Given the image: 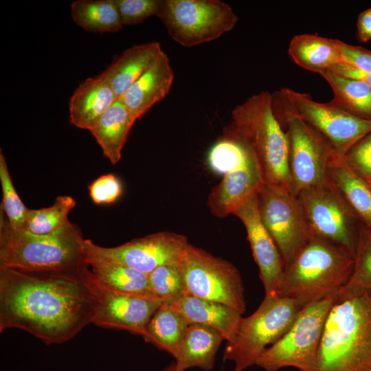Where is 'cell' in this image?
<instances>
[{
    "label": "cell",
    "instance_id": "obj_1",
    "mask_svg": "<svg viewBox=\"0 0 371 371\" xmlns=\"http://www.w3.org/2000/svg\"><path fill=\"white\" fill-rule=\"evenodd\" d=\"M96 297L91 272L0 269V332L18 328L46 344L65 343L92 324Z\"/></svg>",
    "mask_w": 371,
    "mask_h": 371
},
{
    "label": "cell",
    "instance_id": "obj_2",
    "mask_svg": "<svg viewBox=\"0 0 371 371\" xmlns=\"http://www.w3.org/2000/svg\"><path fill=\"white\" fill-rule=\"evenodd\" d=\"M80 229L70 223L48 234L12 228L0 211V269L85 274L89 271Z\"/></svg>",
    "mask_w": 371,
    "mask_h": 371
},
{
    "label": "cell",
    "instance_id": "obj_3",
    "mask_svg": "<svg viewBox=\"0 0 371 371\" xmlns=\"http://www.w3.org/2000/svg\"><path fill=\"white\" fill-rule=\"evenodd\" d=\"M315 371H371V297L335 300Z\"/></svg>",
    "mask_w": 371,
    "mask_h": 371
},
{
    "label": "cell",
    "instance_id": "obj_4",
    "mask_svg": "<svg viewBox=\"0 0 371 371\" xmlns=\"http://www.w3.org/2000/svg\"><path fill=\"white\" fill-rule=\"evenodd\" d=\"M354 262L345 249L313 236L284 271L276 295L293 300L300 309L336 295L349 280Z\"/></svg>",
    "mask_w": 371,
    "mask_h": 371
},
{
    "label": "cell",
    "instance_id": "obj_5",
    "mask_svg": "<svg viewBox=\"0 0 371 371\" xmlns=\"http://www.w3.org/2000/svg\"><path fill=\"white\" fill-rule=\"evenodd\" d=\"M227 127L252 149L265 183L292 192L288 136L274 114L271 93L261 91L237 105Z\"/></svg>",
    "mask_w": 371,
    "mask_h": 371
},
{
    "label": "cell",
    "instance_id": "obj_6",
    "mask_svg": "<svg viewBox=\"0 0 371 371\" xmlns=\"http://www.w3.org/2000/svg\"><path fill=\"white\" fill-rule=\"evenodd\" d=\"M302 309L290 298L265 296L257 310L242 317L234 339L227 342L223 357L244 371L291 328Z\"/></svg>",
    "mask_w": 371,
    "mask_h": 371
},
{
    "label": "cell",
    "instance_id": "obj_7",
    "mask_svg": "<svg viewBox=\"0 0 371 371\" xmlns=\"http://www.w3.org/2000/svg\"><path fill=\"white\" fill-rule=\"evenodd\" d=\"M272 108L289 140L291 190L301 191L326 183L329 164L336 154L329 144L273 93Z\"/></svg>",
    "mask_w": 371,
    "mask_h": 371
},
{
    "label": "cell",
    "instance_id": "obj_8",
    "mask_svg": "<svg viewBox=\"0 0 371 371\" xmlns=\"http://www.w3.org/2000/svg\"><path fill=\"white\" fill-rule=\"evenodd\" d=\"M335 296H328L302 308L289 330L265 350L255 365L265 371L288 367L315 371L325 322Z\"/></svg>",
    "mask_w": 371,
    "mask_h": 371
},
{
    "label": "cell",
    "instance_id": "obj_9",
    "mask_svg": "<svg viewBox=\"0 0 371 371\" xmlns=\"http://www.w3.org/2000/svg\"><path fill=\"white\" fill-rule=\"evenodd\" d=\"M157 16L170 36L184 47L217 39L238 20L232 8L220 0H161Z\"/></svg>",
    "mask_w": 371,
    "mask_h": 371
},
{
    "label": "cell",
    "instance_id": "obj_10",
    "mask_svg": "<svg viewBox=\"0 0 371 371\" xmlns=\"http://www.w3.org/2000/svg\"><path fill=\"white\" fill-rule=\"evenodd\" d=\"M179 266L184 293L222 303L244 313L243 284L238 270L232 263L188 243Z\"/></svg>",
    "mask_w": 371,
    "mask_h": 371
},
{
    "label": "cell",
    "instance_id": "obj_11",
    "mask_svg": "<svg viewBox=\"0 0 371 371\" xmlns=\"http://www.w3.org/2000/svg\"><path fill=\"white\" fill-rule=\"evenodd\" d=\"M273 94L317 132L341 157L371 131V121L351 115L331 101L316 102L309 94L289 88H282Z\"/></svg>",
    "mask_w": 371,
    "mask_h": 371
},
{
    "label": "cell",
    "instance_id": "obj_12",
    "mask_svg": "<svg viewBox=\"0 0 371 371\" xmlns=\"http://www.w3.org/2000/svg\"><path fill=\"white\" fill-rule=\"evenodd\" d=\"M313 236L355 256L361 223L329 179L296 195Z\"/></svg>",
    "mask_w": 371,
    "mask_h": 371
},
{
    "label": "cell",
    "instance_id": "obj_13",
    "mask_svg": "<svg viewBox=\"0 0 371 371\" xmlns=\"http://www.w3.org/2000/svg\"><path fill=\"white\" fill-rule=\"evenodd\" d=\"M257 199L260 219L280 251L284 271L313 235L292 192L265 183Z\"/></svg>",
    "mask_w": 371,
    "mask_h": 371
},
{
    "label": "cell",
    "instance_id": "obj_14",
    "mask_svg": "<svg viewBox=\"0 0 371 371\" xmlns=\"http://www.w3.org/2000/svg\"><path fill=\"white\" fill-rule=\"evenodd\" d=\"M188 243L183 235L161 232L113 247H101L85 239L84 247L88 255L119 262L148 275L159 267L178 265Z\"/></svg>",
    "mask_w": 371,
    "mask_h": 371
},
{
    "label": "cell",
    "instance_id": "obj_15",
    "mask_svg": "<svg viewBox=\"0 0 371 371\" xmlns=\"http://www.w3.org/2000/svg\"><path fill=\"white\" fill-rule=\"evenodd\" d=\"M91 283L96 297L92 324L104 328L126 330L141 336L163 301L111 291Z\"/></svg>",
    "mask_w": 371,
    "mask_h": 371
},
{
    "label": "cell",
    "instance_id": "obj_16",
    "mask_svg": "<svg viewBox=\"0 0 371 371\" xmlns=\"http://www.w3.org/2000/svg\"><path fill=\"white\" fill-rule=\"evenodd\" d=\"M243 223L254 258L257 264L265 296L276 295L284 273L280 251L259 214L257 194L249 199L233 214Z\"/></svg>",
    "mask_w": 371,
    "mask_h": 371
},
{
    "label": "cell",
    "instance_id": "obj_17",
    "mask_svg": "<svg viewBox=\"0 0 371 371\" xmlns=\"http://www.w3.org/2000/svg\"><path fill=\"white\" fill-rule=\"evenodd\" d=\"M265 181L254 154L241 166L225 174L207 198V205L216 217L224 218L260 190Z\"/></svg>",
    "mask_w": 371,
    "mask_h": 371
},
{
    "label": "cell",
    "instance_id": "obj_18",
    "mask_svg": "<svg viewBox=\"0 0 371 371\" xmlns=\"http://www.w3.org/2000/svg\"><path fill=\"white\" fill-rule=\"evenodd\" d=\"M174 80L170 60L164 52L120 99L137 120L169 93Z\"/></svg>",
    "mask_w": 371,
    "mask_h": 371
},
{
    "label": "cell",
    "instance_id": "obj_19",
    "mask_svg": "<svg viewBox=\"0 0 371 371\" xmlns=\"http://www.w3.org/2000/svg\"><path fill=\"white\" fill-rule=\"evenodd\" d=\"M117 100L110 84L100 75L87 78L70 98V122L77 128L90 131Z\"/></svg>",
    "mask_w": 371,
    "mask_h": 371
},
{
    "label": "cell",
    "instance_id": "obj_20",
    "mask_svg": "<svg viewBox=\"0 0 371 371\" xmlns=\"http://www.w3.org/2000/svg\"><path fill=\"white\" fill-rule=\"evenodd\" d=\"M167 304L182 314L190 324L214 328L227 342L234 339L242 319L243 314L229 306L186 293Z\"/></svg>",
    "mask_w": 371,
    "mask_h": 371
},
{
    "label": "cell",
    "instance_id": "obj_21",
    "mask_svg": "<svg viewBox=\"0 0 371 371\" xmlns=\"http://www.w3.org/2000/svg\"><path fill=\"white\" fill-rule=\"evenodd\" d=\"M161 49L153 41L133 45L122 53L100 75L110 84L118 100L155 63Z\"/></svg>",
    "mask_w": 371,
    "mask_h": 371
},
{
    "label": "cell",
    "instance_id": "obj_22",
    "mask_svg": "<svg viewBox=\"0 0 371 371\" xmlns=\"http://www.w3.org/2000/svg\"><path fill=\"white\" fill-rule=\"evenodd\" d=\"M86 258L91 278L98 286L116 293L158 300L150 289L147 274L127 265L87 254Z\"/></svg>",
    "mask_w": 371,
    "mask_h": 371
},
{
    "label": "cell",
    "instance_id": "obj_23",
    "mask_svg": "<svg viewBox=\"0 0 371 371\" xmlns=\"http://www.w3.org/2000/svg\"><path fill=\"white\" fill-rule=\"evenodd\" d=\"M328 178L361 225L371 227V185L337 154L329 164Z\"/></svg>",
    "mask_w": 371,
    "mask_h": 371
},
{
    "label": "cell",
    "instance_id": "obj_24",
    "mask_svg": "<svg viewBox=\"0 0 371 371\" xmlns=\"http://www.w3.org/2000/svg\"><path fill=\"white\" fill-rule=\"evenodd\" d=\"M223 340V336L214 328L190 324L174 357L177 370L185 371L198 368L208 371L212 369Z\"/></svg>",
    "mask_w": 371,
    "mask_h": 371
},
{
    "label": "cell",
    "instance_id": "obj_25",
    "mask_svg": "<svg viewBox=\"0 0 371 371\" xmlns=\"http://www.w3.org/2000/svg\"><path fill=\"white\" fill-rule=\"evenodd\" d=\"M288 54L300 67L319 75L343 63L339 41L315 34L295 35L290 41Z\"/></svg>",
    "mask_w": 371,
    "mask_h": 371
},
{
    "label": "cell",
    "instance_id": "obj_26",
    "mask_svg": "<svg viewBox=\"0 0 371 371\" xmlns=\"http://www.w3.org/2000/svg\"><path fill=\"white\" fill-rule=\"evenodd\" d=\"M135 121L126 106L117 100L90 131L103 155L113 165L120 160L122 150Z\"/></svg>",
    "mask_w": 371,
    "mask_h": 371
},
{
    "label": "cell",
    "instance_id": "obj_27",
    "mask_svg": "<svg viewBox=\"0 0 371 371\" xmlns=\"http://www.w3.org/2000/svg\"><path fill=\"white\" fill-rule=\"evenodd\" d=\"M320 75L332 89L333 104L351 115L371 121V87L369 85L330 70Z\"/></svg>",
    "mask_w": 371,
    "mask_h": 371
},
{
    "label": "cell",
    "instance_id": "obj_28",
    "mask_svg": "<svg viewBox=\"0 0 371 371\" xmlns=\"http://www.w3.org/2000/svg\"><path fill=\"white\" fill-rule=\"evenodd\" d=\"M189 324L182 314L163 302L151 317L144 339L175 357Z\"/></svg>",
    "mask_w": 371,
    "mask_h": 371
},
{
    "label": "cell",
    "instance_id": "obj_29",
    "mask_svg": "<svg viewBox=\"0 0 371 371\" xmlns=\"http://www.w3.org/2000/svg\"><path fill=\"white\" fill-rule=\"evenodd\" d=\"M74 22L91 32H115L123 24L115 0H78L71 4Z\"/></svg>",
    "mask_w": 371,
    "mask_h": 371
},
{
    "label": "cell",
    "instance_id": "obj_30",
    "mask_svg": "<svg viewBox=\"0 0 371 371\" xmlns=\"http://www.w3.org/2000/svg\"><path fill=\"white\" fill-rule=\"evenodd\" d=\"M351 276L335 296L344 300L363 295L371 297V227L361 225L355 245Z\"/></svg>",
    "mask_w": 371,
    "mask_h": 371
},
{
    "label": "cell",
    "instance_id": "obj_31",
    "mask_svg": "<svg viewBox=\"0 0 371 371\" xmlns=\"http://www.w3.org/2000/svg\"><path fill=\"white\" fill-rule=\"evenodd\" d=\"M254 154L248 144L227 127L210 148L207 161L212 171L224 175L241 166Z\"/></svg>",
    "mask_w": 371,
    "mask_h": 371
},
{
    "label": "cell",
    "instance_id": "obj_32",
    "mask_svg": "<svg viewBox=\"0 0 371 371\" xmlns=\"http://www.w3.org/2000/svg\"><path fill=\"white\" fill-rule=\"evenodd\" d=\"M76 201L70 196H58L54 204L47 207L30 210L23 229L34 234H48L60 230L71 222L69 214Z\"/></svg>",
    "mask_w": 371,
    "mask_h": 371
},
{
    "label": "cell",
    "instance_id": "obj_33",
    "mask_svg": "<svg viewBox=\"0 0 371 371\" xmlns=\"http://www.w3.org/2000/svg\"><path fill=\"white\" fill-rule=\"evenodd\" d=\"M0 181L2 188L1 210L13 229H23L30 209L18 195L10 177L3 155L0 152Z\"/></svg>",
    "mask_w": 371,
    "mask_h": 371
},
{
    "label": "cell",
    "instance_id": "obj_34",
    "mask_svg": "<svg viewBox=\"0 0 371 371\" xmlns=\"http://www.w3.org/2000/svg\"><path fill=\"white\" fill-rule=\"evenodd\" d=\"M148 276L150 289L158 300L169 303L184 294L179 264L159 267Z\"/></svg>",
    "mask_w": 371,
    "mask_h": 371
},
{
    "label": "cell",
    "instance_id": "obj_35",
    "mask_svg": "<svg viewBox=\"0 0 371 371\" xmlns=\"http://www.w3.org/2000/svg\"><path fill=\"white\" fill-rule=\"evenodd\" d=\"M123 25H137L157 16L161 0H115Z\"/></svg>",
    "mask_w": 371,
    "mask_h": 371
},
{
    "label": "cell",
    "instance_id": "obj_36",
    "mask_svg": "<svg viewBox=\"0 0 371 371\" xmlns=\"http://www.w3.org/2000/svg\"><path fill=\"white\" fill-rule=\"evenodd\" d=\"M342 157L351 169L371 184V131L356 142Z\"/></svg>",
    "mask_w": 371,
    "mask_h": 371
},
{
    "label": "cell",
    "instance_id": "obj_37",
    "mask_svg": "<svg viewBox=\"0 0 371 371\" xmlns=\"http://www.w3.org/2000/svg\"><path fill=\"white\" fill-rule=\"evenodd\" d=\"M88 188L91 199L96 204L113 203L122 194V183L113 174L100 177Z\"/></svg>",
    "mask_w": 371,
    "mask_h": 371
},
{
    "label": "cell",
    "instance_id": "obj_38",
    "mask_svg": "<svg viewBox=\"0 0 371 371\" xmlns=\"http://www.w3.org/2000/svg\"><path fill=\"white\" fill-rule=\"evenodd\" d=\"M343 63L371 74V51L339 41Z\"/></svg>",
    "mask_w": 371,
    "mask_h": 371
},
{
    "label": "cell",
    "instance_id": "obj_39",
    "mask_svg": "<svg viewBox=\"0 0 371 371\" xmlns=\"http://www.w3.org/2000/svg\"><path fill=\"white\" fill-rule=\"evenodd\" d=\"M330 71L338 74L361 80L371 87V74L361 71L345 63H341L334 66Z\"/></svg>",
    "mask_w": 371,
    "mask_h": 371
},
{
    "label": "cell",
    "instance_id": "obj_40",
    "mask_svg": "<svg viewBox=\"0 0 371 371\" xmlns=\"http://www.w3.org/2000/svg\"><path fill=\"white\" fill-rule=\"evenodd\" d=\"M357 38L361 42L371 41V11L368 8L362 12L358 16Z\"/></svg>",
    "mask_w": 371,
    "mask_h": 371
},
{
    "label": "cell",
    "instance_id": "obj_41",
    "mask_svg": "<svg viewBox=\"0 0 371 371\" xmlns=\"http://www.w3.org/2000/svg\"><path fill=\"white\" fill-rule=\"evenodd\" d=\"M163 371H179L176 367L175 363H172L166 366Z\"/></svg>",
    "mask_w": 371,
    "mask_h": 371
},
{
    "label": "cell",
    "instance_id": "obj_42",
    "mask_svg": "<svg viewBox=\"0 0 371 371\" xmlns=\"http://www.w3.org/2000/svg\"><path fill=\"white\" fill-rule=\"evenodd\" d=\"M370 9V11H371V8Z\"/></svg>",
    "mask_w": 371,
    "mask_h": 371
},
{
    "label": "cell",
    "instance_id": "obj_43",
    "mask_svg": "<svg viewBox=\"0 0 371 371\" xmlns=\"http://www.w3.org/2000/svg\"><path fill=\"white\" fill-rule=\"evenodd\" d=\"M371 185V184H370Z\"/></svg>",
    "mask_w": 371,
    "mask_h": 371
}]
</instances>
